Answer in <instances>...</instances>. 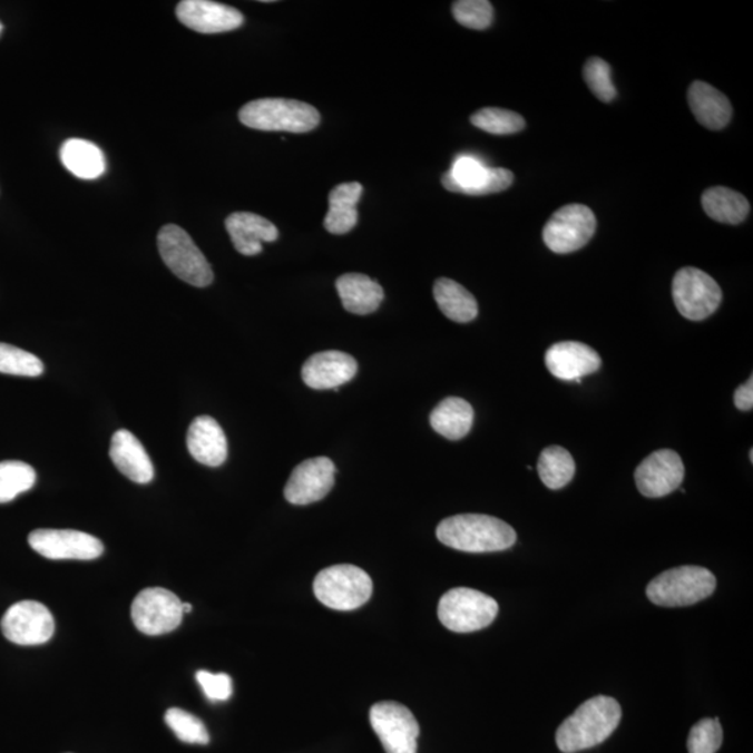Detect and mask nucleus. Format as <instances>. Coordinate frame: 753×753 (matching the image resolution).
I'll return each mask as SVG.
<instances>
[{
	"label": "nucleus",
	"mask_w": 753,
	"mask_h": 753,
	"mask_svg": "<svg viewBox=\"0 0 753 753\" xmlns=\"http://www.w3.org/2000/svg\"><path fill=\"white\" fill-rule=\"evenodd\" d=\"M622 706L610 696H595L559 725L556 734L558 750L577 753L603 744L622 722Z\"/></svg>",
	"instance_id": "1"
},
{
	"label": "nucleus",
	"mask_w": 753,
	"mask_h": 753,
	"mask_svg": "<svg viewBox=\"0 0 753 753\" xmlns=\"http://www.w3.org/2000/svg\"><path fill=\"white\" fill-rule=\"evenodd\" d=\"M437 537L442 545L464 552H495L508 550L517 541V534L503 520L489 515L463 514L441 520Z\"/></svg>",
	"instance_id": "2"
},
{
	"label": "nucleus",
	"mask_w": 753,
	"mask_h": 753,
	"mask_svg": "<svg viewBox=\"0 0 753 753\" xmlns=\"http://www.w3.org/2000/svg\"><path fill=\"white\" fill-rule=\"evenodd\" d=\"M239 120L254 130L307 133L320 125L319 110L296 99L263 98L245 105Z\"/></svg>",
	"instance_id": "3"
},
{
	"label": "nucleus",
	"mask_w": 753,
	"mask_h": 753,
	"mask_svg": "<svg viewBox=\"0 0 753 753\" xmlns=\"http://www.w3.org/2000/svg\"><path fill=\"white\" fill-rule=\"evenodd\" d=\"M716 589V577L706 568L685 565L668 569L652 580L646 596L653 605L686 607L707 599Z\"/></svg>",
	"instance_id": "4"
},
{
	"label": "nucleus",
	"mask_w": 753,
	"mask_h": 753,
	"mask_svg": "<svg viewBox=\"0 0 753 753\" xmlns=\"http://www.w3.org/2000/svg\"><path fill=\"white\" fill-rule=\"evenodd\" d=\"M314 595L324 606L338 612L362 607L373 595L369 574L354 565H334L323 569L313 584Z\"/></svg>",
	"instance_id": "5"
},
{
	"label": "nucleus",
	"mask_w": 753,
	"mask_h": 753,
	"mask_svg": "<svg viewBox=\"0 0 753 753\" xmlns=\"http://www.w3.org/2000/svg\"><path fill=\"white\" fill-rule=\"evenodd\" d=\"M158 251L166 267L177 278L188 285L206 287L213 284L214 273L212 265L204 257L201 248L193 242L190 235L177 225H165L158 234Z\"/></svg>",
	"instance_id": "6"
},
{
	"label": "nucleus",
	"mask_w": 753,
	"mask_h": 753,
	"mask_svg": "<svg viewBox=\"0 0 753 753\" xmlns=\"http://www.w3.org/2000/svg\"><path fill=\"white\" fill-rule=\"evenodd\" d=\"M497 614L498 605L492 597L469 588L448 590L439 605L441 624L457 634L487 628L495 622Z\"/></svg>",
	"instance_id": "7"
},
{
	"label": "nucleus",
	"mask_w": 753,
	"mask_h": 753,
	"mask_svg": "<svg viewBox=\"0 0 753 753\" xmlns=\"http://www.w3.org/2000/svg\"><path fill=\"white\" fill-rule=\"evenodd\" d=\"M595 213L584 204H569L552 214L542 229V241L552 253L568 254L588 245L596 232Z\"/></svg>",
	"instance_id": "8"
},
{
	"label": "nucleus",
	"mask_w": 753,
	"mask_h": 753,
	"mask_svg": "<svg viewBox=\"0 0 753 753\" xmlns=\"http://www.w3.org/2000/svg\"><path fill=\"white\" fill-rule=\"evenodd\" d=\"M673 297L681 315L702 321L716 312L723 293L717 282L705 271L685 267L674 276Z\"/></svg>",
	"instance_id": "9"
},
{
	"label": "nucleus",
	"mask_w": 753,
	"mask_h": 753,
	"mask_svg": "<svg viewBox=\"0 0 753 753\" xmlns=\"http://www.w3.org/2000/svg\"><path fill=\"white\" fill-rule=\"evenodd\" d=\"M370 723L387 753H418L420 727L407 706L397 702L375 703Z\"/></svg>",
	"instance_id": "10"
},
{
	"label": "nucleus",
	"mask_w": 753,
	"mask_h": 753,
	"mask_svg": "<svg viewBox=\"0 0 753 753\" xmlns=\"http://www.w3.org/2000/svg\"><path fill=\"white\" fill-rule=\"evenodd\" d=\"M183 602L164 588L144 589L131 605V619L144 635L172 633L182 624Z\"/></svg>",
	"instance_id": "11"
},
{
	"label": "nucleus",
	"mask_w": 753,
	"mask_h": 753,
	"mask_svg": "<svg viewBox=\"0 0 753 753\" xmlns=\"http://www.w3.org/2000/svg\"><path fill=\"white\" fill-rule=\"evenodd\" d=\"M441 182L447 190L459 195L487 196L511 187L514 174L503 168H487L480 160L462 155L452 169L442 175Z\"/></svg>",
	"instance_id": "12"
},
{
	"label": "nucleus",
	"mask_w": 753,
	"mask_h": 753,
	"mask_svg": "<svg viewBox=\"0 0 753 753\" xmlns=\"http://www.w3.org/2000/svg\"><path fill=\"white\" fill-rule=\"evenodd\" d=\"M4 638L20 646L47 644L55 633L52 613L40 602L23 600L9 608L2 618Z\"/></svg>",
	"instance_id": "13"
},
{
	"label": "nucleus",
	"mask_w": 753,
	"mask_h": 753,
	"mask_svg": "<svg viewBox=\"0 0 753 753\" xmlns=\"http://www.w3.org/2000/svg\"><path fill=\"white\" fill-rule=\"evenodd\" d=\"M32 550L49 559H80L90 561L101 557L102 541L79 530L38 529L31 531Z\"/></svg>",
	"instance_id": "14"
},
{
	"label": "nucleus",
	"mask_w": 753,
	"mask_h": 753,
	"mask_svg": "<svg viewBox=\"0 0 753 753\" xmlns=\"http://www.w3.org/2000/svg\"><path fill=\"white\" fill-rule=\"evenodd\" d=\"M335 464L330 458L307 459L297 464L285 486V498L293 506H309L329 495L335 483Z\"/></svg>",
	"instance_id": "15"
},
{
	"label": "nucleus",
	"mask_w": 753,
	"mask_h": 753,
	"mask_svg": "<svg viewBox=\"0 0 753 753\" xmlns=\"http://www.w3.org/2000/svg\"><path fill=\"white\" fill-rule=\"evenodd\" d=\"M685 475L683 459L672 450L651 453L635 470V483L647 498H661L679 489Z\"/></svg>",
	"instance_id": "16"
},
{
	"label": "nucleus",
	"mask_w": 753,
	"mask_h": 753,
	"mask_svg": "<svg viewBox=\"0 0 753 753\" xmlns=\"http://www.w3.org/2000/svg\"><path fill=\"white\" fill-rule=\"evenodd\" d=\"M176 16L187 29L202 35L234 31L245 23L239 10L212 0H183L176 7Z\"/></svg>",
	"instance_id": "17"
},
{
	"label": "nucleus",
	"mask_w": 753,
	"mask_h": 753,
	"mask_svg": "<svg viewBox=\"0 0 753 753\" xmlns=\"http://www.w3.org/2000/svg\"><path fill=\"white\" fill-rule=\"evenodd\" d=\"M358 373V362L351 354L325 351L313 354L302 369L304 384L313 390H340Z\"/></svg>",
	"instance_id": "18"
},
{
	"label": "nucleus",
	"mask_w": 753,
	"mask_h": 753,
	"mask_svg": "<svg viewBox=\"0 0 753 753\" xmlns=\"http://www.w3.org/2000/svg\"><path fill=\"white\" fill-rule=\"evenodd\" d=\"M546 365L556 379L580 383L602 368V358L583 342H558L546 352Z\"/></svg>",
	"instance_id": "19"
},
{
	"label": "nucleus",
	"mask_w": 753,
	"mask_h": 753,
	"mask_svg": "<svg viewBox=\"0 0 753 753\" xmlns=\"http://www.w3.org/2000/svg\"><path fill=\"white\" fill-rule=\"evenodd\" d=\"M187 450L197 462L221 467L228 458V440L217 420L198 417L187 431Z\"/></svg>",
	"instance_id": "20"
},
{
	"label": "nucleus",
	"mask_w": 753,
	"mask_h": 753,
	"mask_svg": "<svg viewBox=\"0 0 753 753\" xmlns=\"http://www.w3.org/2000/svg\"><path fill=\"white\" fill-rule=\"evenodd\" d=\"M110 459L121 475L138 485H148L154 479V467L146 448L129 430H119L110 441Z\"/></svg>",
	"instance_id": "21"
},
{
	"label": "nucleus",
	"mask_w": 753,
	"mask_h": 753,
	"mask_svg": "<svg viewBox=\"0 0 753 753\" xmlns=\"http://www.w3.org/2000/svg\"><path fill=\"white\" fill-rule=\"evenodd\" d=\"M226 231L237 252L243 256H257L263 243L278 239V228L268 219L253 213H234L225 221Z\"/></svg>",
	"instance_id": "22"
},
{
	"label": "nucleus",
	"mask_w": 753,
	"mask_h": 753,
	"mask_svg": "<svg viewBox=\"0 0 753 753\" xmlns=\"http://www.w3.org/2000/svg\"><path fill=\"white\" fill-rule=\"evenodd\" d=\"M688 102L696 120L708 130L724 129L733 116L730 99L705 81L692 82Z\"/></svg>",
	"instance_id": "23"
},
{
	"label": "nucleus",
	"mask_w": 753,
	"mask_h": 753,
	"mask_svg": "<svg viewBox=\"0 0 753 753\" xmlns=\"http://www.w3.org/2000/svg\"><path fill=\"white\" fill-rule=\"evenodd\" d=\"M338 295L349 313L365 315L374 313L384 301V291L364 274H345L336 280Z\"/></svg>",
	"instance_id": "24"
},
{
	"label": "nucleus",
	"mask_w": 753,
	"mask_h": 753,
	"mask_svg": "<svg viewBox=\"0 0 753 753\" xmlns=\"http://www.w3.org/2000/svg\"><path fill=\"white\" fill-rule=\"evenodd\" d=\"M363 186L359 182L341 183L332 188L329 197L330 209L325 215L324 228L332 235H345L358 224V203Z\"/></svg>",
	"instance_id": "25"
},
{
	"label": "nucleus",
	"mask_w": 753,
	"mask_h": 753,
	"mask_svg": "<svg viewBox=\"0 0 753 753\" xmlns=\"http://www.w3.org/2000/svg\"><path fill=\"white\" fill-rule=\"evenodd\" d=\"M473 419V408L468 401L450 397L433 409L430 414V424L440 436L458 441L469 434Z\"/></svg>",
	"instance_id": "26"
},
{
	"label": "nucleus",
	"mask_w": 753,
	"mask_h": 753,
	"mask_svg": "<svg viewBox=\"0 0 753 753\" xmlns=\"http://www.w3.org/2000/svg\"><path fill=\"white\" fill-rule=\"evenodd\" d=\"M60 159L65 168L80 179L92 180L107 169L104 153L96 144L81 138H69L60 148Z\"/></svg>",
	"instance_id": "27"
},
{
	"label": "nucleus",
	"mask_w": 753,
	"mask_h": 753,
	"mask_svg": "<svg viewBox=\"0 0 753 753\" xmlns=\"http://www.w3.org/2000/svg\"><path fill=\"white\" fill-rule=\"evenodd\" d=\"M702 206L708 217L727 225L744 223L751 212L750 202L741 193L723 186L707 188L702 195Z\"/></svg>",
	"instance_id": "28"
},
{
	"label": "nucleus",
	"mask_w": 753,
	"mask_h": 753,
	"mask_svg": "<svg viewBox=\"0 0 753 753\" xmlns=\"http://www.w3.org/2000/svg\"><path fill=\"white\" fill-rule=\"evenodd\" d=\"M434 299L446 317L456 323H470L479 314L478 302L467 287L458 282L440 278L434 284Z\"/></svg>",
	"instance_id": "29"
},
{
	"label": "nucleus",
	"mask_w": 753,
	"mask_h": 753,
	"mask_svg": "<svg viewBox=\"0 0 753 753\" xmlns=\"http://www.w3.org/2000/svg\"><path fill=\"white\" fill-rule=\"evenodd\" d=\"M537 472H539L542 483L548 489H563L574 479V458L563 447H548L541 452L539 463H537Z\"/></svg>",
	"instance_id": "30"
},
{
	"label": "nucleus",
	"mask_w": 753,
	"mask_h": 753,
	"mask_svg": "<svg viewBox=\"0 0 753 753\" xmlns=\"http://www.w3.org/2000/svg\"><path fill=\"white\" fill-rule=\"evenodd\" d=\"M36 470L20 461L0 462V503L13 501L35 487Z\"/></svg>",
	"instance_id": "31"
},
{
	"label": "nucleus",
	"mask_w": 753,
	"mask_h": 753,
	"mask_svg": "<svg viewBox=\"0 0 753 753\" xmlns=\"http://www.w3.org/2000/svg\"><path fill=\"white\" fill-rule=\"evenodd\" d=\"M470 121L478 129L497 136L515 135V133L522 131L526 126L522 116L502 108L480 109L472 115Z\"/></svg>",
	"instance_id": "32"
},
{
	"label": "nucleus",
	"mask_w": 753,
	"mask_h": 753,
	"mask_svg": "<svg viewBox=\"0 0 753 753\" xmlns=\"http://www.w3.org/2000/svg\"><path fill=\"white\" fill-rule=\"evenodd\" d=\"M165 722L177 739L186 744L207 745L209 734L201 718L183 708L172 707L165 713Z\"/></svg>",
	"instance_id": "33"
},
{
	"label": "nucleus",
	"mask_w": 753,
	"mask_h": 753,
	"mask_svg": "<svg viewBox=\"0 0 753 753\" xmlns=\"http://www.w3.org/2000/svg\"><path fill=\"white\" fill-rule=\"evenodd\" d=\"M0 373L20 376H38L43 373L40 359L23 349L0 342Z\"/></svg>",
	"instance_id": "34"
},
{
	"label": "nucleus",
	"mask_w": 753,
	"mask_h": 753,
	"mask_svg": "<svg viewBox=\"0 0 753 753\" xmlns=\"http://www.w3.org/2000/svg\"><path fill=\"white\" fill-rule=\"evenodd\" d=\"M452 14L459 25L470 30H486L495 20V9L487 0H458L452 3Z\"/></svg>",
	"instance_id": "35"
},
{
	"label": "nucleus",
	"mask_w": 753,
	"mask_h": 753,
	"mask_svg": "<svg viewBox=\"0 0 753 753\" xmlns=\"http://www.w3.org/2000/svg\"><path fill=\"white\" fill-rule=\"evenodd\" d=\"M584 77L589 90L602 102H612L617 97V90L612 80V68L606 60L590 58L585 65Z\"/></svg>",
	"instance_id": "36"
},
{
	"label": "nucleus",
	"mask_w": 753,
	"mask_h": 753,
	"mask_svg": "<svg viewBox=\"0 0 753 753\" xmlns=\"http://www.w3.org/2000/svg\"><path fill=\"white\" fill-rule=\"evenodd\" d=\"M723 744V728L718 718H703L692 727L690 753H716Z\"/></svg>",
	"instance_id": "37"
},
{
	"label": "nucleus",
	"mask_w": 753,
	"mask_h": 753,
	"mask_svg": "<svg viewBox=\"0 0 753 753\" xmlns=\"http://www.w3.org/2000/svg\"><path fill=\"white\" fill-rule=\"evenodd\" d=\"M198 684H201L204 694L212 702H225L232 696V678L228 674H213L202 669L196 675Z\"/></svg>",
	"instance_id": "38"
},
{
	"label": "nucleus",
	"mask_w": 753,
	"mask_h": 753,
	"mask_svg": "<svg viewBox=\"0 0 753 753\" xmlns=\"http://www.w3.org/2000/svg\"><path fill=\"white\" fill-rule=\"evenodd\" d=\"M734 405L742 412H750L753 408V379L746 381L744 385L734 392Z\"/></svg>",
	"instance_id": "39"
},
{
	"label": "nucleus",
	"mask_w": 753,
	"mask_h": 753,
	"mask_svg": "<svg viewBox=\"0 0 753 753\" xmlns=\"http://www.w3.org/2000/svg\"><path fill=\"white\" fill-rule=\"evenodd\" d=\"M192 608V605H188V603H183V613H190Z\"/></svg>",
	"instance_id": "40"
},
{
	"label": "nucleus",
	"mask_w": 753,
	"mask_h": 753,
	"mask_svg": "<svg viewBox=\"0 0 753 753\" xmlns=\"http://www.w3.org/2000/svg\"><path fill=\"white\" fill-rule=\"evenodd\" d=\"M3 26L0 23V35H2Z\"/></svg>",
	"instance_id": "41"
}]
</instances>
